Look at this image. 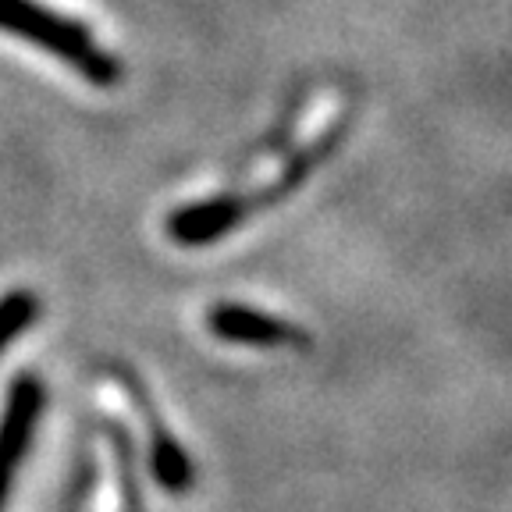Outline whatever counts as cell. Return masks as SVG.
<instances>
[{
  "instance_id": "obj_6",
  "label": "cell",
  "mask_w": 512,
  "mask_h": 512,
  "mask_svg": "<svg viewBox=\"0 0 512 512\" xmlns=\"http://www.w3.org/2000/svg\"><path fill=\"white\" fill-rule=\"evenodd\" d=\"M40 317V299L29 288H11L8 296H0V352L8 349L25 328H32Z\"/></svg>"
},
{
  "instance_id": "obj_4",
  "label": "cell",
  "mask_w": 512,
  "mask_h": 512,
  "mask_svg": "<svg viewBox=\"0 0 512 512\" xmlns=\"http://www.w3.org/2000/svg\"><path fill=\"white\" fill-rule=\"evenodd\" d=\"M207 328L224 342L249 345V349H278L288 338H296L292 324L246 303H214L207 313Z\"/></svg>"
},
{
  "instance_id": "obj_2",
  "label": "cell",
  "mask_w": 512,
  "mask_h": 512,
  "mask_svg": "<svg viewBox=\"0 0 512 512\" xmlns=\"http://www.w3.org/2000/svg\"><path fill=\"white\" fill-rule=\"evenodd\" d=\"M43 402H47V388L40 377H18L11 384L4 413H0V512L8 505V495L15 488V477L25 463L36 427H40Z\"/></svg>"
},
{
  "instance_id": "obj_5",
  "label": "cell",
  "mask_w": 512,
  "mask_h": 512,
  "mask_svg": "<svg viewBox=\"0 0 512 512\" xmlns=\"http://www.w3.org/2000/svg\"><path fill=\"white\" fill-rule=\"evenodd\" d=\"M153 477H157V484L168 495H182V491H189L192 484V463L189 456H185V448L178 445L175 438H171L168 431H157L153 434Z\"/></svg>"
},
{
  "instance_id": "obj_1",
  "label": "cell",
  "mask_w": 512,
  "mask_h": 512,
  "mask_svg": "<svg viewBox=\"0 0 512 512\" xmlns=\"http://www.w3.org/2000/svg\"><path fill=\"white\" fill-rule=\"evenodd\" d=\"M0 32L47 50L100 89L121 79L118 57L107 54L86 25L43 8L40 0H0Z\"/></svg>"
},
{
  "instance_id": "obj_3",
  "label": "cell",
  "mask_w": 512,
  "mask_h": 512,
  "mask_svg": "<svg viewBox=\"0 0 512 512\" xmlns=\"http://www.w3.org/2000/svg\"><path fill=\"white\" fill-rule=\"evenodd\" d=\"M242 217H246V203L235 200V196H214V200H203V203H185V207L168 214V239L189 249L210 246V242L235 232Z\"/></svg>"
}]
</instances>
